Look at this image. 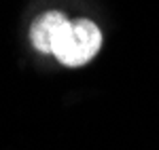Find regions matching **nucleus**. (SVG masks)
I'll use <instances>...</instances> for the list:
<instances>
[{
    "mask_svg": "<svg viewBox=\"0 0 159 150\" xmlns=\"http://www.w3.org/2000/svg\"><path fill=\"white\" fill-rule=\"evenodd\" d=\"M102 47V32L93 21L89 19H74L64 25L60 38L53 47V55L64 66H85L96 57Z\"/></svg>",
    "mask_w": 159,
    "mask_h": 150,
    "instance_id": "nucleus-1",
    "label": "nucleus"
},
{
    "mask_svg": "<svg viewBox=\"0 0 159 150\" xmlns=\"http://www.w3.org/2000/svg\"><path fill=\"white\" fill-rule=\"evenodd\" d=\"M68 24V19L57 11H47L38 17L30 28V40L34 45V49L40 53H51L53 55V47L60 38L64 25Z\"/></svg>",
    "mask_w": 159,
    "mask_h": 150,
    "instance_id": "nucleus-2",
    "label": "nucleus"
}]
</instances>
